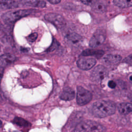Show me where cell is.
Segmentation results:
<instances>
[{"mask_svg": "<svg viewBox=\"0 0 132 132\" xmlns=\"http://www.w3.org/2000/svg\"><path fill=\"white\" fill-rule=\"evenodd\" d=\"M116 106L114 102L110 101H99L94 102L91 108L93 116L97 118H105L114 114Z\"/></svg>", "mask_w": 132, "mask_h": 132, "instance_id": "obj_1", "label": "cell"}, {"mask_svg": "<svg viewBox=\"0 0 132 132\" xmlns=\"http://www.w3.org/2000/svg\"><path fill=\"white\" fill-rule=\"evenodd\" d=\"M105 127L100 123L90 120L79 122L76 125L73 132H103Z\"/></svg>", "mask_w": 132, "mask_h": 132, "instance_id": "obj_2", "label": "cell"}, {"mask_svg": "<svg viewBox=\"0 0 132 132\" xmlns=\"http://www.w3.org/2000/svg\"><path fill=\"white\" fill-rule=\"evenodd\" d=\"M34 10L31 9H22L9 11L3 14L2 18L6 23L12 24L19 19L30 14Z\"/></svg>", "mask_w": 132, "mask_h": 132, "instance_id": "obj_3", "label": "cell"}, {"mask_svg": "<svg viewBox=\"0 0 132 132\" xmlns=\"http://www.w3.org/2000/svg\"><path fill=\"white\" fill-rule=\"evenodd\" d=\"M91 93L81 86H78L76 93V102L79 105L83 106L89 103L92 100Z\"/></svg>", "mask_w": 132, "mask_h": 132, "instance_id": "obj_4", "label": "cell"}, {"mask_svg": "<svg viewBox=\"0 0 132 132\" xmlns=\"http://www.w3.org/2000/svg\"><path fill=\"white\" fill-rule=\"evenodd\" d=\"M108 71L103 65H98L96 67L90 74L91 79L95 82H100L107 77Z\"/></svg>", "mask_w": 132, "mask_h": 132, "instance_id": "obj_5", "label": "cell"}, {"mask_svg": "<svg viewBox=\"0 0 132 132\" xmlns=\"http://www.w3.org/2000/svg\"><path fill=\"white\" fill-rule=\"evenodd\" d=\"M44 19L55 25L57 28H61L65 24L64 19L63 16L57 13H47L44 15Z\"/></svg>", "mask_w": 132, "mask_h": 132, "instance_id": "obj_6", "label": "cell"}, {"mask_svg": "<svg viewBox=\"0 0 132 132\" xmlns=\"http://www.w3.org/2000/svg\"><path fill=\"white\" fill-rule=\"evenodd\" d=\"M105 39V34L101 31H97L91 38L89 41V45L92 48L96 47L103 44Z\"/></svg>", "mask_w": 132, "mask_h": 132, "instance_id": "obj_7", "label": "cell"}, {"mask_svg": "<svg viewBox=\"0 0 132 132\" xmlns=\"http://www.w3.org/2000/svg\"><path fill=\"white\" fill-rule=\"evenodd\" d=\"M96 60L93 58H81L77 61V67L82 70H88L96 64Z\"/></svg>", "mask_w": 132, "mask_h": 132, "instance_id": "obj_8", "label": "cell"}, {"mask_svg": "<svg viewBox=\"0 0 132 132\" xmlns=\"http://www.w3.org/2000/svg\"><path fill=\"white\" fill-rule=\"evenodd\" d=\"M122 60V57L118 54H108L103 58V62L104 63L110 65H116L118 64Z\"/></svg>", "mask_w": 132, "mask_h": 132, "instance_id": "obj_9", "label": "cell"}, {"mask_svg": "<svg viewBox=\"0 0 132 132\" xmlns=\"http://www.w3.org/2000/svg\"><path fill=\"white\" fill-rule=\"evenodd\" d=\"M16 59L15 57L10 54H5L0 56V67L5 68L12 63Z\"/></svg>", "mask_w": 132, "mask_h": 132, "instance_id": "obj_10", "label": "cell"}, {"mask_svg": "<svg viewBox=\"0 0 132 132\" xmlns=\"http://www.w3.org/2000/svg\"><path fill=\"white\" fill-rule=\"evenodd\" d=\"M75 92L70 88H64L60 95V98L62 100L65 101H70L74 99L75 97Z\"/></svg>", "mask_w": 132, "mask_h": 132, "instance_id": "obj_11", "label": "cell"}, {"mask_svg": "<svg viewBox=\"0 0 132 132\" xmlns=\"http://www.w3.org/2000/svg\"><path fill=\"white\" fill-rule=\"evenodd\" d=\"M119 112L122 114H128L132 113V104L129 103H121L118 106Z\"/></svg>", "mask_w": 132, "mask_h": 132, "instance_id": "obj_12", "label": "cell"}, {"mask_svg": "<svg viewBox=\"0 0 132 132\" xmlns=\"http://www.w3.org/2000/svg\"><path fill=\"white\" fill-rule=\"evenodd\" d=\"M104 54V52L102 50H95L92 49H87L82 52L81 55L83 56H94L96 58H101Z\"/></svg>", "mask_w": 132, "mask_h": 132, "instance_id": "obj_13", "label": "cell"}, {"mask_svg": "<svg viewBox=\"0 0 132 132\" xmlns=\"http://www.w3.org/2000/svg\"><path fill=\"white\" fill-rule=\"evenodd\" d=\"M18 4L15 1L12 0H0V8L3 9H8L16 8Z\"/></svg>", "mask_w": 132, "mask_h": 132, "instance_id": "obj_14", "label": "cell"}, {"mask_svg": "<svg viewBox=\"0 0 132 132\" xmlns=\"http://www.w3.org/2000/svg\"><path fill=\"white\" fill-rule=\"evenodd\" d=\"M113 2L116 6L121 8L132 6V0H113Z\"/></svg>", "mask_w": 132, "mask_h": 132, "instance_id": "obj_15", "label": "cell"}, {"mask_svg": "<svg viewBox=\"0 0 132 132\" xmlns=\"http://www.w3.org/2000/svg\"><path fill=\"white\" fill-rule=\"evenodd\" d=\"M92 8L94 11L97 13H103L106 11V7L105 5L102 3H100L98 1L92 6Z\"/></svg>", "mask_w": 132, "mask_h": 132, "instance_id": "obj_16", "label": "cell"}, {"mask_svg": "<svg viewBox=\"0 0 132 132\" xmlns=\"http://www.w3.org/2000/svg\"><path fill=\"white\" fill-rule=\"evenodd\" d=\"M67 39L72 43H76L80 41L81 37L76 33H70L67 35Z\"/></svg>", "mask_w": 132, "mask_h": 132, "instance_id": "obj_17", "label": "cell"}, {"mask_svg": "<svg viewBox=\"0 0 132 132\" xmlns=\"http://www.w3.org/2000/svg\"><path fill=\"white\" fill-rule=\"evenodd\" d=\"M13 122L15 123L16 125H19L20 126H30V124L25 120L24 119L21 118H19V117H16L14 120Z\"/></svg>", "mask_w": 132, "mask_h": 132, "instance_id": "obj_18", "label": "cell"}, {"mask_svg": "<svg viewBox=\"0 0 132 132\" xmlns=\"http://www.w3.org/2000/svg\"><path fill=\"white\" fill-rule=\"evenodd\" d=\"M81 3L86 5L92 7L98 1L97 0H80Z\"/></svg>", "mask_w": 132, "mask_h": 132, "instance_id": "obj_19", "label": "cell"}, {"mask_svg": "<svg viewBox=\"0 0 132 132\" xmlns=\"http://www.w3.org/2000/svg\"><path fill=\"white\" fill-rule=\"evenodd\" d=\"M38 37V34L37 32H34L31 34H30L28 37H27V40L28 41L32 42H34L37 38Z\"/></svg>", "mask_w": 132, "mask_h": 132, "instance_id": "obj_20", "label": "cell"}, {"mask_svg": "<svg viewBox=\"0 0 132 132\" xmlns=\"http://www.w3.org/2000/svg\"><path fill=\"white\" fill-rule=\"evenodd\" d=\"M46 3L44 1H36L35 3H34V4H32V6H36V7H44L45 6Z\"/></svg>", "mask_w": 132, "mask_h": 132, "instance_id": "obj_21", "label": "cell"}, {"mask_svg": "<svg viewBox=\"0 0 132 132\" xmlns=\"http://www.w3.org/2000/svg\"><path fill=\"white\" fill-rule=\"evenodd\" d=\"M57 46H58V43H57V41L56 40H53L52 44H51V46L48 48L47 51H50V52L53 51L57 47Z\"/></svg>", "mask_w": 132, "mask_h": 132, "instance_id": "obj_22", "label": "cell"}, {"mask_svg": "<svg viewBox=\"0 0 132 132\" xmlns=\"http://www.w3.org/2000/svg\"><path fill=\"white\" fill-rule=\"evenodd\" d=\"M123 62L128 64L129 65H130L131 66H132V55H129L128 56L126 57L123 60Z\"/></svg>", "mask_w": 132, "mask_h": 132, "instance_id": "obj_23", "label": "cell"}, {"mask_svg": "<svg viewBox=\"0 0 132 132\" xmlns=\"http://www.w3.org/2000/svg\"><path fill=\"white\" fill-rule=\"evenodd\" d=\"M108 87L111 88V89H114L116 88V87L117 86V84L116 83V82L113 80H109L108 82Z\"/></svg>", "mask_w": 132, "mask_h": 132, "instance_id": "obj_24", "label": "cell"}, {"mask_svg": "<svg viewBox=\"0 0 132 132\" xmlns=\"http://www.w3.org/2000/svg\"><path fill=\"white\" fill-rule=\"evenodd\" d=\"M50 3L52 4H57L60 2L61 0H47Z\"/></svg>", "mask_w": 132, "mask_h": 132, "instance_id": "obj_25", "label": "cell"}, {"mask_svg": "<svg viewBox=\"0 0 132 132\" xmlns=\"http://www.w3.org/2000/svg\"><path fill=\"white\" fill-rule=\"evenodd\" d=\"M128 79L129 81L131 84H132V73H130V74L128 75Z\"/></svg>", "mask_w": 132, "mask_h": 132, "instance_id": "obj_26", "label": "cell"}, {"mask_svg": "<svg viewBox=\"0 0 132 132\" xmlns=\"http://www.w3.org/2000/svg\"><path fill=\"white\" fill-rule=\"evenodd\" d=\"M2 76H3V74L0 72V80L2 79Z\"/></svg>", "mask_w": 132, "mask_h": 132, "instance_id": "obj_27", "label": "cell"}, {"mask_svg": "<svg viewBox=\"0 0 132 132\" xmlns=\"http://www.w3.org/2000/svg\"><path fill=\"white\" fill-rule=\"evenodd\" d=\"M2 122L0 121V129H1V127H2Z\"/></svg>", "mask_w": 132, "mask_h": 132, "instance_id": "obj_28", "label": "cell"}, {"mask_svg": "<svg viewBox=\"0 0 132 132\" xmlns=\"http://www.w3.org/2000/svg\"><path fill=\"white\" fill-rule=\"evenodd\" d=\"M1 95H0V101H1Z\"/></svg>", "mask_w": 132, "mask_h": 132, "instance_id": "obj_29", "label": "cell"}]
</instances>
